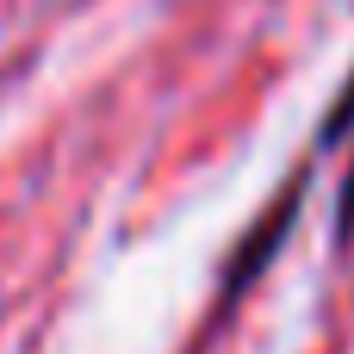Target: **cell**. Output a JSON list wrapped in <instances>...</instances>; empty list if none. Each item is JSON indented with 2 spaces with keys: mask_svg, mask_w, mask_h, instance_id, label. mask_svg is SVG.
<instances>
[{
  "mask_svg": "<svg viewBox=\"0 0 354 354\" xmlns=\"http://www.w3.org/2000/svg\"><path fill=\"white\" fill-rule=\"evenodd\" d=\"M305 180H311V174H292V180L280 187V199L268 205V218L236 243V255H230V268H224V280H218V305H230V299L274 261V249L286 243V230H292V218H299V193H305Z\"/></svg>",
  "mask_w": 354,
  "mask_h": 354,
  "instance_id": "6da1fadb",
  "label": "cell"
},
{
  "mask_svg": "<svg viewBox=\"0 0 354 354\" xmlns=\"http://www.w3.org/2000/svg\"><path fill=\"white\" fill-rule=\"evenodd\" d=\"M348 131H354V75L342 81V93H336V106H330L324 131H317V149H324V143H336V137H348Z\"/></svg>",
  "mask_w": 354,
  "mask_h": 354,
  "instance_id": "7a4b0ae2",
  "label": "cell"
},
{
  "mask_svg": "<svg viewBox=\"0 0 354 354\" xmlns=\"http://www.w3.org/2000/svg\"><path fill=\"white\" fill-rule=\"evenodd\" d=\"M336 236L342 243L354 236V168H348V180H342V199H336Z\"/></svg>",
  "mask_w": 354,
  "mask_h": 354,
  "instance_id": "3957f363",
  "label": "cell"
}]
</instances>
